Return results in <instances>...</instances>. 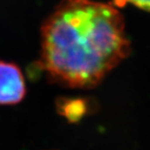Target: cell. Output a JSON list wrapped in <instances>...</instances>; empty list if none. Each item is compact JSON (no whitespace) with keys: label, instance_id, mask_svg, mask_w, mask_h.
I'll list each match as a JSON object with an SVG mask.
<instances>
[{"label":"cell","instance_id":"obj_1","mask_svg":"<svg viewBox=\"0 0 150 150\" xmlns=\"http://www.w3.org/2000/svg\"><path fill=\"white\" fill-rule=\"evenodd\" d=\"M130 51L122 15L93 0H62L41 28V67L64 87L98 86Z\"/></svg>","mask_w":150,"mask_h":150},{"label":"cell","instance_id":"obj_2","mask_svg":"<svg viewBox=\"0 0 150 150\" xmlns=\"http://www.w3.org/2000/svg\"><path fill=\"white\" fill-rule=\"evenodd\" d=\"M26 92L22 71L12 62L0 61V104L20 102Z\"/></svg>","mask_w":150,"mask_h":150},{"label":"cell","instance_id":"obj_3","mask_svg":"<svg viewBox=\"0 0 150 150\" xmlns=\"http://www.w3.org/2000/svg\"><path fill=\"white\" fill-rule=\"evenodd\" d=\"M62 114L71 120H76L81 117L85 111L84 102L81 100H71L62 105Z\"/></svg>","mask_w":150,"mask_h":150},{"label":"cell","instance_id":"obj_4","mask_svg":"<svg viewBox=\"0 0 150 150\" xmlns=\"http://www.w3.org/2000/svg\"><path fill=\"white\" fill-rule=\"evenodd\" d=\"M122 1L130 3L138 8L150 12V0H122Z\"/></svg>","mask_w":150,"mask_h":150}]
</instances>
